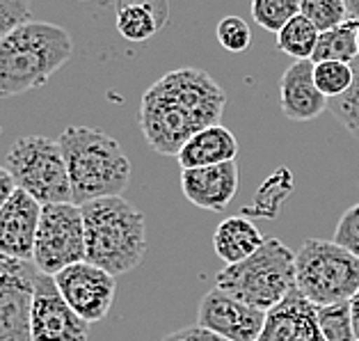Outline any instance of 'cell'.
<instances>
[{"label":"cell","mask_w":359,"mask_h":341,"mask_svg":"<svg viewBox=\"0 0 359 341\" xmlns=\"http://www.w3.org/2000/svg\"><path fill=\"white\" fill-rule=\"evenodd\" d=\"M224 106L226 94L211 74L183 67L161 76L142 94L137 121L156 154L179 156L192 135L220 124Z\"/></svg>","instance_id":"1"},{"label":"cell","mask_w":359,"mask_h":341,"mask_svg":"<svg viewBox=\"0 0 359 341\" xmlns=\"http://www.w3.org/2000/svg\"><path fill=\"white\" fill-rule=\"evenodd\" d=\"M57 142L67 161L76 206L124 195L133 170L115 138L92 126H69Z\"/></svg>","instance_id":"2"},{"label":"cell","mask_w":359,"mask_h":341,"mask_svg":"<svg viewBox=\"0 0 359 341\" xmlns=\"http://www.w3.org/2000/svg\"><path fill=\"white\" fill-rule=\"evenodd\" d=\"M74 41L62 25L28 21L0 41V99L46 85L69 62Z\"/></svg>","instance_id":"3"},{"label":"cell","mask_w":359,"mask_h":341,"mask_svg":"<svg viewBox=\"0 0 359 341\" xmlns=\"http://www.w3.org/2000/svg\"><path fill=\"white\" fill-rule=\"evenodd\" d=\"M85 222V248L90 264L112 277L126 275L147 255L144 215L124 197H108L81 206Z\"/></svg>","instance_id":"4"},{"label":"cell","mask_w":359,"mask_h":341,"mask_svg":"<svg viewBox=\"0 0 359 341\" xmlns=\"http://www.w3.org/2000/svg\"><path fill=\"white\" fill-rule=\"evenodd\" d=\"M215 288L268 314L297 288L295 252L288 250L282 241L266 239L250 259L236 266H224L217 273Z\"/></svg>","instance_id":"5"},{"label":"cell","mask_w":359,"mask_h":341,"mask_svg":"<svg viewBox=\"0 0 359 341\" xmlns=\"http://www.w3.org/2000/svg\"><path fill=\"white\" fill-rule=\"evenodd\" d=\"M295 286L316 307L350 302L359 291V259L334 241L309 239L295 252Z\"/></svg>","instance_id":"6"},{"label":"cell","mask_w":359,"mask_h":341,"mask_svg":"<svg viewBox=\"0 0 359 341\" xmlns=\"http://www.w3.org/2000/svg\"><path fill=\"white\" fill-rule=\"evenodd\" d=\"M7 170L16 188L28 192L41 206L74 204L67 161L57 140L46 135L19 138L7 152Z\"/></svg>","instance_id":"7"},{"label":"cell","mask_w":359,"mask_h":341,"mask_svg":"<svg viewBox=\"0 0 359 341\" xmlns=\"http://www.w3.org/2000/svg\"><path fill=\"white\" fill-rule=\"evenodd\" d=\"M87 259L83 211L76 204H48L41 208L32 264L55 277L65 268Z\"/></svg>","instance_id":"8"},{"label":"cell","mask_w":359,"mask_h":341,"mask_svg":"<svg viewBox=\"0 0 359 341\" xmlns=\"http://www.w3.org/2000/svg\"><path fill=\"white\" fill-rule=\"evenodd\" d=\"M32 341H87L90 323H85L62 298L55 279L37 270L30 312Z\"/></svg>","instance_id":"9"},{"label":"cell","mask_w":359,"mask_h":341,"mask_svg":"<svg viewBox=\"0 0 359 341\" xmlns=\"http://www.w3.org/2000/svg\"><path fill=\"white\" fill-rule=\"evenodd\" d=\"M34 275L37 266L32 261L0 257V341H32Z\"/></svg>","instance_id":"10"},{"label":"cell","mask_w":359,"mask_h":341,"mask_svg":"<svg viewBox=\"0 0 359 341\" xmlns=\"http://www.w3.org/2000/svg\"><path fill=\"white\" fill-rule=\"evenodd\" d=\"M53 279L67 305L85 323H99L108 316L115 302L117 279L103 268L90 261H81V264L65 268Z\"/></svg>","instance_id":"11"},{"label":"cell","mask_w":359,"mask_h":341,"mask_svg":"<svg viewBox=\"0 0 359 341\" xmlns=\"http://www.w3.org/2000/svg\"><path fill=\"white\" fill-rule=\"evenodd\" d=\"M266 319V312L236 300L220 288H211L197 309V326L215 332L226 341H259Z\"/></svg>","instance_id":"12"},{"label":"cell","mask_w":359,"mask_h":341,"mask_svg":"<svg viewBox=\"0 0 359 341\" xmlns=\"http://www.w3.org/2000/svg\"><path fill=\"white\" fill-rule=\"evenodd\" d=\"M41 208L37 199L23 190H16L10 202L0 208V257L32 261Z\"/></svg>","instance_id":"13"},{"label":"cell","mask_w":359,"mask_h":341,"mask_svg":"<svg viewBox=\"0 0 359 341\" xmlns=\"http://www.w3.org/2000/svg\"><path fill=\"white\" fill-rule=\"evenodd\" d=\"M181 190L197 208L220 213L238 192V165L231 161L211 168L181 170Z\"/></svg>","instance_id":"14"},{"label":"cell","mask_w":359,"mask_h":341,"mask_svg":"<svg viewBox=\"0 0 359 341\" xmlns=\"http://www.w3.org/2000/svg\"><path fill=\"white\" fill-rule=\"evenodd\" d=\"M259 341H325L318 328V307L297 291L268 312Z\"/></svg>","instance_id":"15"},{"label":"cell","mask_w":359,"mask_h":341,"mask_svg":"<svg viewBox=\"0 0 359 341\" xmlns=\"http://www.w3.org/2000/svg\"><path fill=\"white\" fill-rule=\"evenodd\" d=\"M313 67L316 65L311 60H297L286 69L279 83L282 112L293 121L316 119L330 108V101L320 94L313 81Z\"/></svg>","instance_id":"16"},{"label":"cell","mask_w":359,"mask_h":341,"mask_svg":"<svg viewBox=\"0 0 359 341\" xmlns=\"http://www.w3.org/2000/svg\"><path fill=\"white\" fill-rule=\"evenodd\" d=\"M236 156H238V140H236V135L226 126L217 124L192 135L183 145L177 161L181 165V170H197V168L231 163L236 161Z\"/></svg>","instance_id":"17"},{"label":"cell","mask_w":359,"mask_h":341,"mask_svg":"<svg viewBox=\"0 0 359 341\" xmlns=\"http://www.w3.org/2000/svg\"><path fill=\"white\" fill-rule=\"evenodd\" d=\"M266 243L259 227L245 215H231L222 220L213 232V250L224 266H236L250 259Z\"/></svg>","instance_id":"18"},{"label":"cell","mask_w":359,"mask_h":341,"mask_svg":"<svg viewBox=\"0 0 359 341\" xmlns=\"http://www.w3.org/2000/svg\"><path fill=\"white\" fill-rule=\"evenodd\" d=\"M168 3H121L117 5V32L126 41H147L168 23Z\"/></svg>","instance_id":"19"},{"label":"cell","mask_w":359,"mask_h":341,"mask_svg":"<svg viewBox=\"0 0 359 341\" xmlns=\"http://www.w3.org/2000/svg\"><path fill=\"white\" fill-rule=\"evenodd\" d=\"M357 32H359V23L355 19H350L346 23H341L339 28L320 32L316 51H313L311 62L320 65V62H344V65H353L359 58V46H357Z\"/></svg>","instance_id":"20"},{"label":"cell","mask_w":359,"mask_h":341,"mask_svg":"<svg viewBox=\"0 0 359 341\" xmlns=\"http://www.w3.org/2000/svg\"><path fill=\"white\" fill-rule=\"evenodd\" d=\"M320 32L313 28V23L306 16L297 14L295 19L288 21V25L277 34V46L286 55H293L297 60H311L316 51Z\"/></svg>","instance_id":"21"},{"label":"cell","mask_w":359,"mask_h":341,"mask_svg":"<svg viewBox=\"0 0 359 341\" xmlns=\"http://www.w3.org/2000/svg\"><path fill=\"white\" fill-rule=\"evenodd\" d=\"M291 190H293V174L286 168L277 170L273 177H268L264 181V186H261L259 195H257V202H254V206L245 208V213L275 215L284 199L291 195Z\"/></svg>","instance_id":"22"},{"label":"cell","mask_w":359,"mask_h":341,"mask_svg":"<svg viewBox=\"0 0 359 341\" xmlns=\"http://www.w3.org/2000/svg\"><path fill=\"white\" fill-rule=\"evenodd\" d=\"M252 19L268 32H282L288 21L300 14L297 0H254L250 5Z\"/></svg>","instance_id":"23"},{"label":"cell","mask_w":359,"mask_h":341,"mask_svg":"<svg viewBox=\"0 0 359 341\" xmlns=\"http://www.w3.org/2000/svg\"><path fill=\"white\" fill-rule=\"evenodd\" d=\"M313 81H316V87L327 101L339 99L341 94H346L350 87H353V81H355L353 65L320 62L313 67Z\"/></svg>","instance_id":"24"},{"label":"cell","mask_w":359,"mask_h":341,"mask_svg":"<svg viewBox=\"0 0 359 341\" xmlns=\"http://www.w3.org/2000/svg\"><path fill=\"white\" fill-rule=\"evenodd\" d=\"M300 14L306 16L318 32L334 30L348 21V7L344 0H302Z\"/></svg>","instance_id":"25"},{"label":"cell","mask_w":359,"mask_h":341,"mask_svg":"<svg viewBox=\"0 0 359 341\" xmlns=\"http://www.w3.org/2000/svg\"><path fill=\"white\" fill-rule=\"evenodd\" d=\"M318 328L325 341H359L353 326L350 305H332V307H318Z\"/></svg>","instance_id":"26"},{"label":"cell","mask_w":359,"mask_h":341,"mask_svg":"<svg viewBox=\"0 0 359 341\" xmlns=\"http://www.w3.org/2000/svg\"><path fill=\"white\" fill-rule=\"evenodd\" d=\"M353 87L346 94H341L339 99H332L330 110L344 124V128H348L359 140V58L353 62Z\"/></svg>","instance_id":"27"},{"label":"cell","mask_w":359,"mask_h":341,"mask_svg":"<svg viewBox=\"0 0 359 341\" xmlns=\"http://www.w3.org/2000/svg\"><path fill=\"white\" fill-rule=\"evenodd\" d=\"M215 37L220 41V46L229 53H245L252 44V30L245 19L241 16H224V19L217 23L215 28Z\"/></svg>","instance_id":"28"},{"label":"cell","mask_w":359,"mask_h":341,"mask_svg":"<svg viewBox=\"0 0 359 341\" xmlns=\"http://www.w3.org/2000/svg\"><path fill=\"white\" fill-rule=\"evenodd\" d=\"M332 241L337 243L339 248H344L350 252L353 257L359 259V204L350 206L348 211L339 218V225L334 229Z\"/></svg>","instance_id":"29"},{"label":"cell","mask_w":359,"mask_h":341,"mask_svg":"<svg viewBox=\"0 0 359 341\" xmlns=\"http://www.w3.org/2000/svg\"><path fill=\"white\" fill-rule=\"evenodd\" d=\"M30 21V5L23 0H0V41Z\"/></svg>","instance_id":"30"},{"label":"cell","mask_w":359,"mask_h":341,"mask_svg":"<svg viewBox=\"0 0 359 341\" xmlns=\"http://www.w3.org/2000/svg\"><path fill=\"white\" fill-rule=\"evenodd\" d=\"M161 341H226V339L217 337L215 332L201 328V326H186L181 330L170 332V335L163 337Z\"/></svg>","instance_id":"31"},{"label":"cell","mask_w":359,"mask_h":341,"mask_svg":"<svg viewBox=\"0 0 359 341\" xmlns=\"http://www.w3.org/2000/svg\"><path fill=\"white\" fill-rule=\"evenodd\" d=\"M16 190H19V188H16V183H14V179H12L10 170L0 165V208H3L7 202H10L12 195H14Z\"/></svg>","instance_id":"32"},{"label":"cell","mask_w":359,"mask_h":341,"mask_svg":"<svg viewBox=\"0 0 359 341\" xmlns=\"http://www.w3.org/2000/svg\"><path fill=\"white\" fill-rule=\"evenodd\" d=\"M350 305V314H353V326H355V335L359 339V291L353 295V300L348 302Z\"/></svg>","instance_id":"33"},{"label":"cell","mask_w":359,"mask_h":341,"mask_svg":"<svg viewBox=\"0 0 359 341\" xmlns=\"http://www.w3.org/2000/svg\"><path fill=\"white\" fill-rule=\"evenodd\" d=\"M346 7H348V16H350V19H355L359 23V0H348Z\"/></svg>","instance_id":"34"},{"label":"cell","mask_w":359,"mask_h":341,"mask_svg":"<svg viewBox=\"0 0 359 341\" xmlns=\"http://www.w3.org/2000/svg\"><path fill=\"white\" fill-rule=\"evenodd\" d=\"M357 46H359V32H357Z\"/></svg>","instance_id":"35"}]
</instances>
